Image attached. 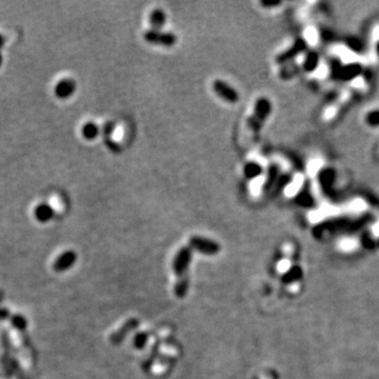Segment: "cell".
Here are the masks:
<instances>
[{
	"mask_svg": "<svg viewBox=\"0 0 379 379\" xmlns=\"http://www.w3.org/2000/svg\"><path fill=\"white\" fill-rule=\"evenodd\" d=\"M188 245L192 250L208 256H214L220 252V245L217 241L199 235H195L190 238Z\"/></svg>",
	"mask_w": 379,
	"mask_h": 379,
	"instance_id": "cell-3",
	"label": "cell"
},
{
	"mask_svg": "<svg viewBox=\"0 0 379 379\" xmlns=\"http://www.w3.org/2000/svg\"><path fill=\"white\" fill-rule=\"evenodd\" d=\"M192 261V249L190 247L181 248L177 253H176L174 260H173V271L176 276L183 277L190 264Z\"/></svg>",
	"mask_w": 379,
	"mask_h": 379,
	"instance_id": "cell-5",
	"label": "cell"
},
{
	"mask_svg": "<svg viewBox=\"0 0 379 379\" xmlns=\"http://www.w3.org/2000/svg\"><path fill=\"white\" fill-rule=\"evenodd\" d=\"M271 113H272V103L267 97H259L255 102L252 115L248 118V128L254 133H258Z\"/></svg>",
	"mask_w": 379,
	"mask_h": 379,
	"instance_id": "cell-1",
	"label": "cell"
},
{
	"mask_svg": "<svg viewBox=\"0 0 379 379\" xmlns=\"http://www.w3.org/2000/svg\"><path fill=\"white\" fill-rule=\"evenodd\" d=\"M243 175H245V177L249 180H253L257 177H259L260 175H262L263 173V168L260 164H258V162L256 161H248L247 164L243 166Z\"/></svg>",
	"mask_w": 379,
	"mask_h": 379,
	"instance_id": "cell-11",
	"label": "cell"
},
{
	"mask_svg": "<svg viewBox=\"0 0 379 379\" xmlns=\"http://www.w3.org/2000/svg\"><path fill=\"white\" fill-rule=\"evenodd\" d=\"M77 89L75 80L72 78H63L59 80L54 88V94L59 99H69L72 97Z\"/></svg>",
	"mask_w": 379,
	"mask_h": 379,
	"instance_id": "cell-7",
	"label": "cell"
},
{
	"mask_svg": "<svg viewBox=\"0 0 379 379\" xmlns=\"http://www.w3.org/2000/svg\"><path fill=\"white\" fill-rule=\"evenodd\" d=\"M78 258V255L73 250H65L59 254L53 262V270L57 273H63L74 267Z\"/></svg>",
	"mask_w": 379,
	"mask_h": 379,
	"instance_id": "cell-6",
	"label": "cell"
},
{
	"mask_svg": "<svg viewBox=\"0 0 379 379\" xmlns=\"http://www.w3.org/2000/svg\"><path fill=\"white\" fill-rule=\"evenodd\" d=\"M188 287H190V281L186 275L178 278V280L176 281L175 287H174L175 296L178 297V298H183V297H185L187 294Z\"/></svg>",
	"mask_w": 379,
	"mask_h": 379,
	"instance_id": "cell-13",
	"label": "cell"
},
{
	"mask_svg": "<svg viewBox=\"0 0 379 379\" xmlns=\"http://www.w3.org/2000/svg\"><path fill=\"white\" fill-rule=\"evenodd\" d=\"M3 63H4V55H3V52L0 51V67H2Z\"/></svg>",
	"mask_w": 379,
	"mask_h": 379,
	"instance_id": "cell-20",
	"label": "cell"
},
{
	"mask_svg": "<svg viewBox=\"0 0 379 379\" xmlns=\"http://www.w3.org/2000/svg\"><path fill=\"white\" fill-rule=\"evenodd\" d=\"M214 93L217 95L219 98L224 100L228 103L235 104L239 101V93L232 86H230L224 80L216 79L213 81L212 85Z\"/></svg>",
	"mask_w": 379,
	"mask_h": 379,
	"instance_id": "cell-4",
	"label": "cell"
},
{
	"mask_svg": "<svg viewBox=\"0 0 379 379\" xmlns=\"http://www.w3.org/2000/svg\"><path fill=\"white\" fill-rule=\"evenodd\" d=\"M5 45H6V37L2 33H0V51L3 50Z\"/></svg>",
	"mask_w": 379,
	"mask_h": 379,
	"instance_id": "cell-19",
	"label": "cell"
},
{
	"mask_svg": "<svg viewBox=\"0 0 379 379\" xmlns=\"http://www.w3.org/2000/svg\"><path fill=\"white\" fill-rule=\"evenodd\" d=\"M147 340H148L147 334L144 333V332H139V333L135 335L134 339H133V345H134L135 348L140 350V349H143L145 347Z\"/></svg>",
	"mask_w": 379,
	"mask_h": 379,
	"instance_id": "cell-15",
	"label": "cell"
},
{
	"mask_svg": "<svg viewBox=\"0 0 379 379\" xmlns=\"http://www.w3.org/2000/svg\"><path fill=\"white\" fill-rule=\"evenodd\" d=\"M299 276H300V270L297 269V268H293L290 271H288L286 274H284L283 280L286 282H291V281L296 280Z\"/></svg>",
	"mask_w": 379,
	"mask_h": 379,
	"instance_id": "cell-16",
	"label": "cell"
},
{
	"mask_svg": "<svg viewBox=\"0 0 379 379\" xmlns=\"http://www.w3.org/2000/svg\"><path fill=\"white\" fill-rule=\"evenodd\" d=\"M12 315L13 314H11V311L9 309L0 307V321H6V320L10 321Z\"/></svg>",
	"mask_w": 379,
	"mask_h": 379,
	"instance_id": "cell-17",
	"label": "cell"
},
{
	"mask_svg": "<svg viewBox=\"0 0 379 379\" xmlns=\"http://www.w3.org/2000/svg\"><path fill=\"white\" fill-rule=\"evenodd\" d=\"M166 22L167 14L162 9H155L148 15V23L151 25V30L162 31Z\"/></svg>",
	"mask_w": 379,
	"mask_h": 379,
	"instance_id": "cell-9",
	"label": "cell"
},
{
	"mask_svg": "<svg viewBox=\"0 0 379 379\" xmlns=\"http://www.w3.org/2000/svg\"><path fill=\"white\" fill-rule=\"evenodd\" d=\"M143 39L147 44L164 48H172L177 43V37L174 33L151 29L143 33Z\"/></svg>",
	"mask_w": 379,
	"mask_h": 379,
	"instance_id": "cell-2",
	"label": "cell"
},
{
	"mask_svg": "<svg viewBox=\"0 0 379 379\" xmlns=\"http://www.w3.org/2000/svg\"><path fill=\"white\" fill-rule=\"evenodd\" d=\"M34 216L38 222L47 223L51 221L54 216H55V210L53 209L51 205L47 204V202H43V204L36 206L34 210Z\"/></svg>",
	"mask_w": 379,
	"mask_h": 379,
	"instance_id": "cell-8",
	"label": "cell"
},
{
	"mask_svg": "<svg viewBox=\"0 0 379 379\" xmlns=\"http://www.w3.org/2000/svg\"><path fill=\"white\" fill-rule=\"evenodd\" d=\"M10 322L12 324V327L14 328L18 332H25L26 329H28V319L24 317L22 314H13Z\"/></svg>",
	"mask_w": 379,
	"mask_h": 379,
	"instance_id": "cell-14",
	"label": "cell"
},
{
	"mask_svg": "<svg viewBox=\"0 0 379 379\" xmlns=\"http://www.w3.org/2000/svg\"><path fill=\"white\" fill-rule=\"evenodd\" d=\"M279 178V169L276 165H271L268 169V173H267V177H266V180L263 182V185H262V191L263 192H269L272 190L277 180Z\"/></svg>",
	"mask_w": 379,
	"mask_h": 379,
	"instance_id": "cell-10",
	"label": "cell"
},
{
	"mask_svg": "<svg viewBox=\"0 0 379 379\" xmlns=\"http://www.w3.org/2000/svg\"><path fill=\"white\" fill-rule=\"evenodd\" d=\"M99 127L95 123H93V121H89V123L85 124L83 128H81V135H83V137L86 140L89 141L96 139L99 136Z\"/></svg>",
	"mask_w": 379,
	"mask_h": 379,
	"instance_id": "cell-12",
	"label": "cell"
},
{
	"mask_svg": "<svg viewBox=\"0 0 379 379\" xmlns=\"http://www.w3.org/2000/svg\"><path fill=\"white\" fill-rule=\"evenodd\" d=\"M260 5L264 8H273L280 6L281 2H267V0H262V2H260Z\"/></svg>",
	"mask_w": 379,
	"mask_h": 379,
	"instance_id": "cell-18",
	"label": "cell"
}]
</instances>
